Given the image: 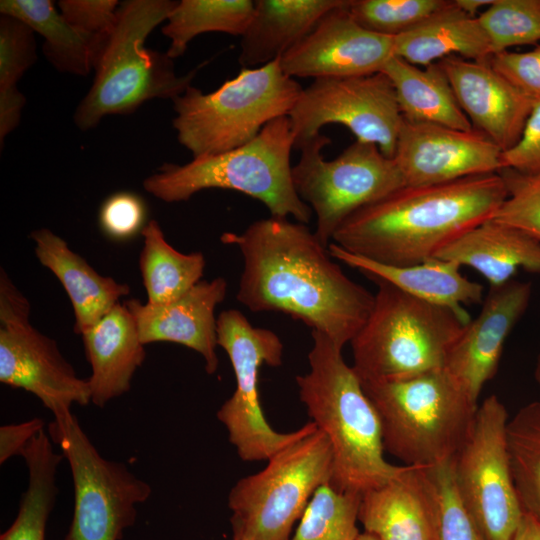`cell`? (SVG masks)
Instances as JSON below:
<instances>
[{"instance_id":"obj_1","label":"cell","mask_w":540,"mask_h":540,"mask_svg":"<svg viewBox=\"0 0 540 540\" xmlns=\"http://www.w3.org/2000/svg\"><path fill=\"white\" fill-rule=\"evenodd\" d=\"M222 243L243 257L237 300L252 312H281L342 348L367 321L374 294L351 280L307 224L271 216Z\"/></svg>"},{"instance_id":"obj_2","label":"cell","mask_w":540,"mask_h":540,"mask_svg":"<svg viewBox=\"0 0 540 540\" xmlns=\"http://www.w3.org/2000/svg\"><path fill=\"white\" fill-rule=\"evenodd\" d=\"M506 197L499 173L435 185H405L351 215L332 240L350 253L381 264H418L437 257L490 219Z\"/></svg>"},{"instance_id":"obj_3","label":"cell","mask_w":540,"mask_h":540,"mask_svg":"<svg viewBox=\"0 0 540 540\" xmlns=\"http://www.w3.org/2000/svg\"><path fill=\"white\" fill-rule=\"evenodd\" d=\"M311 335L309 370L296 376L299 397L330 443L329 485L338 492L362 495L395 477L402 465L385 459L379 416L342 348L324 334Z\"/></svg>"},{"instance_id":"obj_4","label":"cell","mask_w":540,"mask_h":540,"mask_svg":"<svg viewBox=\"0 0 540 540\" xmlns=\"http://www.w3.org/2000/svg\"><path fill=\"white\" fill-rule=\"evenodd\" d=\"M178 1L127 0L120 2L115 24L94 68L87 94L74 113L75 125L89 130L108 115L130 114L152 99L174 100L189 86L201 63L178 75L167 52L146 48L150 33L166 21Z\"/></svg>"},{"instance_id":"obj_5","label":"cell","mask_w":540,"mask_h":540,"mask_svg":"<svg viewBox=\"0 0 540 540\" xmlns=\"http://www.w3.org/2000/svg\"><path fill=\"white\" fill-rule=\"evenodd\" d=\"M293 149L290 120L282 116L238 148L193 158L182 165L163 164L143 181V186L168 203L186 201L207 189L234 190L262 202L271 216L292 217L307 224L313 212L293 184Z\"/></svg>"},{"instance_id":"obj_6","label":"cell","mask_w":540,"mask_h":540,"mask_svg":"<svg viewBox=\"0 0 540 540\" xmlns=\"http://www.w3.org/2000/svg\"><path fill=\"white\" fill-rule=\"evenodd\" d=\"M371 280L377 285L373 308L350 342L360 381H395L444 368L470 319L383 280Z\"/></svg>"},{"instance_id":"obj_7","label":"cell","mask_w":540,"mask_h":540,"mask_svg":"<svg viewBox=\"0 0 540 540\" xmlns=\"http://www.w3.org/2000/svg\"><path fill=\"white\" fill-rule=\"evenodd\" d=\"M361 383L379 416L384 449L404 465L432 466L453 458L478 408L445 368Z\"/></svg>"},{"instance_id":"obj_8","label":"cell","mask_w":540,"mask_h":540,"mask_svg":"<svg viewBox=\"0 0 540 540\" xmlns=\"http://www.w3.org/2000/svg\"><path fill=\"white\" fill-rule=\"evenodd\" d=\"M302 89L282 70L280 59L241 68L214 91L205 93L191 85L172 100V125L193 158L223 153L250 142L271 121L288 116Z\"/></svg>"},{"instance_id":"obj_9","label":"cell","mask_w":540,"mask_h":540,"mask_svg":"<svg viewBox=\"0 0 540 540\" xmlns=\"http://www.w3.org/2000/svg\"><path fill=\"white\" fill-rule=\"evenodd\" d=\"M257 473L241 478L228 494L233 537L290 540L315 491L329 483L332 451L318 428L269 458Z\"/></svg>"},{"instance_id":"obj_10","label":"cell","mask_w":540,"mask_h":540,"mask_svg":"<svg viewBox=\"0 0 540 540\" xmlns=\"http://www.w3.org/2000/svg\"><path fill=\"white\" fill-rule=\"evenodd\" d=\"M330 143L319 134L300 148L292 167L295 190L315 213L314 232L327 247L351 215L406 185L395 160L377 145L356 140L326 160L322 149Z\"/></svg>"},{"instance_id":"obj_11","label":"cell","mask_w":540,"mask_h":540,"mask_svg":"<svg viewBox=\"0 0 540 540\" xmlns=\"http://www.w3.org/2000/svg\"><path fill=\"white\" fill-rule=\"evenodd\" d=\"M48 434L67 459L74 486L65 540H121L136 521L137 506L151 496V486L124 463L104 458L72 411L54 416Z\"/></svg>"},{"instance_id":"obj_12","label":"cell","mask_w":540,"mask_h":540,"mask_svg":"<svg viewBox=\"0 0 540 540\" xmlns=\"http://www.w3.org/2000/svg\"><path fill=\"white\" fill-rule=\"evenodd\" d=\"M217 340L231 362L236 388L216 416L243 461L268 460L317 429L310 421L295 431L283 433L274 430L265 419L258 375L263 364L271 367L282 364L284 347L275 332L254 327L242 312L228 309L217 317Z\"/></svg>"},{"instance_id":"obj_13","label":"cell","mask_w":540,"mask_h":540,"mask_svg":"<svg viewBox=\"0 0 540 540\" xmlns=\"http://www.w3.org/2000/svg\"><path fill=\"white\" fill-rule=\"evenodd\" d=\"M508 422L496 395L484 399L452 460L457 491L483 540H510L524 514L511 470Z\"/></svg>"},{"instance_id":"obj_14","label":"cell","mask_w":540,"mask_h":540,"mask_svg":"<svg viewBox=\"0 0 540 540\" xmlns=\"http://www.w3.org/2000/svg\"><path fill=\"white\" fill-rule=\"evenodd\" d=\"M0 382L36 396L53 417L74 404L91 403L88 379L80 378L55 340L30 322L28 299L1 270Z\"/></svg>"},{"instance_id":"obj_15","label":"cell","mask_w":540,"mask_h":540,"mask_svg":"<svg viewBox=\"0 0 540 540\" xmlns=\"http://www.w3.org/2000/svg\"><path fill=\"white\" fill-rule=\"evenodd\" d=\"M299 149L329 124L348 128L358 141L375 144L393 158L402 114L394 88L382 72L317 78L303 88L288 114Z\"/></svg>"},{"instance_id":"obj_16","label":"cell","mask_w":540,"mask_h":540,"mask_svg":"<svg viewBox=\"0 0 540 540\" xmlns=\"http://www.w3.org/2000/svg\"><path fill=\"white\" fill-rule=\"evenodd\" d=\"M350 0L327 12L300 42L280 58L292 78L349 77L381 72L394 55V37L361 26Z\"/></svg>"},{"instance_id":"obj_17","label":"cell","mask_w":540,"mask_h":540,"mask_svg":"<svg viewBox=\"0 0 540 540\" xmlns=\"http://www.w3.org/2000/svg\"><path fill=\"white\" fill-rule=\"evenodd\" d=\"M501 153L475 129L462 131L403 119L393 159L406 185L422 186L498 173Z\"/></svg>"},{"instance_id":"obj_18","label":"cell","mask_w":540,"mask_h":540,"mask_svg":"<svg viewBox=\"0 0 540 540\" xmlns=\"http://www.w3.org/2000/svg\"><path fill=\"white\" fill-rule=\"evenodd\" d=\"M530 298L528 282L510 280L490 286L480 313L464 326L450 349L444 368L475 402L495 376L505 342Z\"/></svg>"},{"instance_id":"obj_19","label":"cell","mask_w":540,"mask_h":540,"mask_svg":"<svg viewBox=\"0 0 540 540\" xmlns=\"http://www.w3.org/2000/svg\"><path fill=\"white\" fill-rule=\"evenodd\" d=\"M489 60L449 56L438 63L473 129L505 151L519 140L534 99L496 71Z\"/></svg>"},{"instance_id":"obj_20","label":"cell","mask_w":540,"mask_h":540,"mask_svg":"<svg viewBox=\"0 0 540 540\" xmlns=\"http://www.w3.org/2000/svg\"><path fill=\"white\" fill-rule=\"evenodd\" d=\"M227 293L223 277L211 281L201 280L179 298L164 304L141 303L137 299L125 300L144 345L154 342H172L198 352L205 370L212 375L219 360L216 352V307Z\"/></svg>"},{"instance_id":"obj_21","label":"cell","mask_w":540,"mask_h":540,"mask_svg":"<svg viewBox=\"0 0 540 540\" xmlns=\"http://www.w3.org/2000/svg\"><path fill=\"white\" fill-rule=\"evenodd\" d=\"M358 522L378 540H434L425 467L402 465L395 477L364 492Z\"/></svg>"},{"instance_id":"obj_22","label":"cell","mask_w":540,"mask_h":540,"mask_svg":"<svg viewBox=\"0 0 540 540\" xmlns=\"http://www.w3.org/2000/svg\"><path fill=\"white\" fill-rule=\"evenodd\" d=\"M80 336L91 367L87 378L91 403L103 408L130 390L132 378L145 360V345L124 302Z\"/></svg>"},{"instance_id":"obj_23","label":"cell","mask_w":540,"mask_h":540,"mask_svg":"<svg viewBox=\"0 0 540 540\" xmlns=\"http://www.w3.org/2000/svg\"><path fill=\"white\" fill-rule=\"evenodd\" d=\"M39 262L61 282L74 311V333L81 335L130 292L126 283L99 274L67 242L48 228L31 232Z\"/></svg>"},{"instance_id":"obj_24","label":"cell","mask_w":540,"mask_h":540,"mask_svg":"<svg viewBox=\"0 0 540 540\" xmlns=\"http://www.w3.org/2000/svg\"><path fill=\"white\" fill-rule=\"evenodd\" d=\"M331 256L362 272L369 279L376 278L392 284L403 292L426 302L452 309L470 319L463 304H477L483 298V286L460 272L457 263L432 258L408 265H385L350 253L335 243L328 246Z\"/></svg>"},{"instance_id":"obj_25","label":"cell","mask_w":540,"mask_h":540,"mask_svg":"<svg viewBox=\"0 0 540 540\" xmlns=\"http://www.w3.org/2000/svg\"><path fill=\"white\" fill-rule=\"evenodd\" d=\"M345 0H256L241 37L238 62L256 68L279 60Z\"/></svg>"},{"instance_id":"obj_26","label":"cell","mask_w":540,"mask_h":540,"mask_svg":"<svg viewBox=\"0 0 540 540\" xmlns=\"http://www.w3.org/2000/svg\"><path fill=\"white\" fill-rule=\"evenodd\" d=\"M437 258L471 267L490 286H497L512 280L520 269L540 272V241L488 219L444 248Z\"/></svg>"},{"instance_id":"obj_27","label":"cell","mask_w":540,"mask_h":540,"mask_svg":"<svg viewBox=\"0 0 540 540\" xmlns=\"http://www.w3.org/2000/svg\"><path fill=\"white\" fill-rule=\"evenodd\" d=\"M394 55L425 67L449 56L486 61L493 51L478 17L467 15L449 1L417 27L394 37Z\"/></svg>"},{"instance_id":"obj_28","label":"cell","mask_w":540,"mask_h":540,"mask_svg":"<svg viewBox=\"0 0 540 540\" xmlns=\"http://www.w3.org/2000/svg\"><path fill=\"white\" fill-rule=\"evenodd\" d=\"M381 72L394 88L403 119L462 131L473 129L438 62L422 67L393 55Z\"/></svg>"},{"instance_id":"obj_29","label":"cell","mask_w":540,"mask_h":540,"mask_svg":"<svg viewBox=\"0 0 540 540\" xmlns=\"http://www.w3.org/2000/svg\"><path fill=\"white\" fill-rule=\"evenodd\" d=\"M0 13L23 21L41 35L48 61L65 73L87 76L94 70L108 37L78 30L50 0H1Z\"/></svg>"},{"instance_id":"obj_30","label":"cell","mask_w":540,"mask_h":540,"mask_svg":"<svg viewBox=\"0 0 540 540\" xmlns=\"http://www.w3.org/2000/svg\"><path fill=\"white\" fill-rule=\"evenodd\" d=\"M52 443L49 434L42 430L23 450L28 485L16 518L0 540H45L47 521L58 494L56 474L64 458Z\"/></svg>"},{"instance_id":"obj_31","label":"cell","mask_w":540,"mask_h":540,"mask_svg":"<svg viewBox=\"0 0 540 540\" xmlns=\"http://www.w3.org/2000/svg\"><path fill=\"white\" fill-rule=\"evenodd\" d=\"M143 248L139 269L147 302L173 301L201 281L206 260L201 252L182 253L171 246L156 220H149L141 231Z\"/></svg>"},{"instance_id":"obj_32","label":"cell","mask_w":540,"mask_h":540,"mask_svg":"<svg viewBox=\"0 0 540 540\" xmlns=\"http://www.w3.org/2000/svg\"><path fill=\"white\" fill-rule=\"evenodd\" d=\"M252 0H181L166 20L162 33L170 40L168 55H183L189 43L208 32L242 37L253 12Z\"/></svg>"},{"instance_id":"obj_33","label":"cell","mask_w":540,"mask_h":540,"mask_svg":"<svg viewBox=\"0 0 540 540\" xmlns=\"http://www.w3.org/2000/svg\"><path fill=\"white\" fill-rule=\"evenodd\" d=\"M34 31L23 21L2 15L0 18V140L19 124L24 95L17 82L36 61Z\"/></svg>"},{"instance_id":"obj_34","label":"cell","mask_w":540,"mask_h":540,"mask_svg":"<svg viewBox=\"0 0 540 540\" xmlns=\"http://www.w3.org/2000/svg\"><path fill=\"white\" fill-rule=\"evenodd\" d=\"M508 448L523 511L540 524V401L520 408L508 422Z\"/></svg>"},{"instance_id":"obj_35","label":"cell","mask_w":540,"mask_h":540,"mask_svg":"<svg viewBox=\"0 0 540 540\" xmlns=\"http://www.w3.org/2000/svg\"><path fill=\"white\" fill-rule=\"evenodd\" d=\"M361 495L338 492L329 483L310 499L290 540H357Z\"/></svg>"},{"instance_id":"obj_36","label":"cell","mask_w":540,"mask_h":540,"mask_svg":"<svg viewBox=\"0 0 540 540\" xmlns=\"http://www.w3.org/2000/svg\"><path fill=\"white\" fill-rule=\"evenodd\" d=\"M452 460L425 467L434 517V540H483L456 488Z\"/></svg>"},{"instance_id":"obj_37","label":"cell","mask_w":540,"mask_h":540,"mask_svg":"<svg viewBox=\"0 0 540 540\" xmlns=\"http://www.w3.org/2000/svg\"><path fill=\"white\" fill-rule=\"evenodd\" d=\"M478 19L493 55L540 41V0H495Z\"/></svg>"},{"instance_id":"obj_38","label":"cell","mask_w":540,"mask_h":540,"mask_svg":"<svg viewBox=\"0 0 540 540\" xmlns=\"http://www.w3.org/2000/svg\"><path fill=\"white\" fill-rule=\"evenodd\" d=\"M446 0H350L348 10L364 28L397 37L444 8Z\"/></svg>"},{"instance_id":"obj_39","label":"cell","mask_w":540,"mask_h":540,"mask_svg":"<svg viewBox=\"0 0 540 540\" xmlns=\"http://www.w3.org/2000/svg\"><path fill=\"white\" fill-rule=\"evenodd\" d=\"M507 197L490 218L540 241V174L500 169Z\"/></svg>"},{"instance_id":"obj_40","label":"cell","mask_w":540,"mask_h":540,"mask_svg":"<svg viewBox=\"0 0 540 540\" xmlns=\"http://www.w3.org/2000/svg\"><path fill=\"white\" fill-rule=\"evenodd\" d=\"M145 219L144 201L137 194L126 191L109 196L99 210V225L114 240H126L141 233Z\"/></svg>"},{"instance_id":"obj_41","label":"cell","mask_w":540,"mask_h":540,"mask_svg":"<svg viewBox=\"0 0 540 540\" xmlns=\"http://www.w3.org/2000/svg\"><path fill=\"white\" fill-rule=\"evenodd\" d=\"M117 0H61L57 6L62 16L78 30L97 37H107L116 21Z\"/></svg>"},{"instance_id":"obj_42","label":"cell","mask_w":540,"mask_h":540,"mask_svg":"<svg viewBox=\"0 0 540 540\" xmlns=\"http://www.w3.org/2000/svg\"><path fill=\"white\" fill-rule=\"evenodd\" d=\"M492 67L532 99L540 98V45L526 52L492 55Z\"/></svg>"},{"instance_id":"obj_43","label":"cell","mask_w":540,"mask_h":540,"mask_svg":"<svg viewBox=\"0 0 540 540\" xmlns=\"http://www.w3.org/2000/svg\"><path fill=\"white\" fill-rule=\"evenodd\" d=\"M501 169L524 174H540V98L534 99L531 112L519 140L502 151Z\"/></svg>"},{"instance_id":"obj_44","label":"cell","mask_w":540,"mask_h":540,"mask_svg":"<svg viewBox=\"0 0 540 540\" xmlns=\"http://www.w3.org/2000/svg\"><path fill=\"white\" fill-rule=\"evenodd\" d=\"M45 423L35 417L17 424H6L0 427V463L11 457L22 454L27 444L42 430Z\"/></svg>"},{"instance_id":"obj_45","label":"cell","mask_w":540,"mask_h":540,"mask_svg":"<svg viewBox=\"0 0 540 540\" xmlns=\"http://www.w3.org/2000/svg\"><path fill=\"white\" fill-rule=\"evenodd\" d=\"M510 540H540V524L525 513Z\"/></svg>"},{"instance_id":"obj_46","label":"cell","mask_w":540,"mask_h":540,"mask_svg":"<svg viewBox=\"0 0 540 540\" xmlns=\"http://www.w3.org/2000/svg\"><path fill=\"white\" fill-rule=\"evenodd\" d=\"M454 4L464 13L471 17H478L477 13L482 8H488L495 0H453Z\"/></svg>"},{"instance_id":"obj_47","label":"cell","mask_w":540,"mask_h":540,"mask_svg":"<svg viewBox=\"0 0 540 540\" xmlns=\"http://www.w3.org/2000/svg\"><path fill=\"white\" fill-rule=\"evenodd\" d=\"M534 377H535V380L540 388V355L538 356V359H537V362H536V366H535V371H534Z\"/></svg>"},{"instance_id":"obj_48","label":"cell","mask_w":540,"mask_h":540,"mask_svg":"<svg viewBox=\"0 0 540 540\" xmlns=\"http://www.w3.org/2000/svg\"><path fill=\"white\" fill-rule=\"evenodd\" d=\"M357 540H378V539L367 532H360L359 536L357 537Z\"/></svg>"},{"instance_id":"obj_49","label":"cell","mask_w":540,"mask_h":540,"mask_svg":"<svg viewBox=\"0 0 540 540\" xmlns=\"http://www.w3.org/2000/svg\"><path fill=\"white\" fill-rule=\"evenodd\" d=\"M232 540H238V539H236V538L232 537Z\"/></svg>"}]
</instances>
